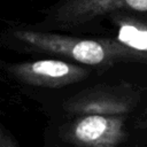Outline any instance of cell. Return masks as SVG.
Here are the masks:
<instances>
[{
    "mask_svg": "<svg viewBox=\"0 0 147 147\" xmlns=\"http://www.w3.org/2000/svg\"><path fill=\"white\" fill-rule=\"evenodd\" d=\"M7 71L18 82L37 87L59 88L86 79L90 71L62 60H37L7 65Z\"/></svg>",
    "mask_w": 147,
    "mask_h": 147,
    "instance_id": "4",
    "label": "cell"
},
{
    "mask_svg": "<svg viewBox=\"0 0 147 147\" xmlns=\"http://www.w3.org/2000/svg\"><path fill=\"white\" fill-rule=\"evenodd\" d=\"M123 136L121 116H82L64 131L65 140L80 147H116Z\"/></svg>",
    "mask_w": 147,
    "mask_h": 147,
    "instance_id": "5",
    "label": "cell"
},
{
    "mask_svg": "<svg viewBox=\"0 0 147 147\" xmlns=\"http://www.w3.org/2000/svg\"><path fill=\"white\" fill-rule=\"evenodd\" d=\"M119 10L147 11V0H60L48 10L41 26L74 28Z\"/></svg>",
    "mask_w": 147,
    "mask_h": 147,
    "instance_id": "2",
    "label": "cell"
},
{
    "mask_svg": "<svg viewBox=\"0 0 147 147\" xmlns=\"http://www.w3.org/2000/svg\"><path fill=\"white\" fill-rule=\"evenodd\" d=\"M0 147H18L11 136L3 127L0 130Z\"/></svg>",
    "mask_w": 147,
    "mask_h": 147,
    "instance_id": "7",
    "label": "cell"
},
{
    "mask_svg": "<svg viewBox=\"0 0 147 147\" xmlns=\"http://www.w3.org/2000/svg\"><path fill=\"white\" fill-rule=\"evenodd\" d=\"M118 40L124 45L140 51L147 52V29L139 25L122 24L118 31Z\"/></svg>",
    "mask_w": 147,
    "mask_h": 147,
    "instance_id": "6",
    "label": "cell"
},
{
    "mask_svg": "<svg viewBox=\"0 0 147 147\" xmlns=\"http://www.w3.org/2000/svg\"><path fill=\"white\" fill-rule=\"evenodd\" d=\"M137 101L138 95L129 87L96 86L72 95L64 102L63 108L78 116H119L131 111Z\"/></svg>",
    "mask_w": 147,
    "mask_h": 147,
    "instance_id": "3",
    "label": "cell"
},
{
    "mask_svg": "<svg viewBox=\"0 0 147 147\" xmlns=\"http://www.w3.org/2000/svg\"><path fill=\"white\" fill-rule=\"evenodd\" d=\"M14 38L29 49L64 56L87 65H113L147 59L145 52L133 49L118 39H84L41 30L18 29Z\"/></svg>",
    "mask_w": 147,
    "mask_h": 147,
    "instance_id": "1",
    "label": "cell"
}]
</instances>
